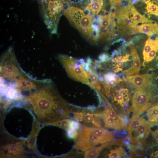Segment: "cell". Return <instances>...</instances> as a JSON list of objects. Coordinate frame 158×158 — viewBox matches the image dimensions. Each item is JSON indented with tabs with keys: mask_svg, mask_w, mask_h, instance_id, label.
Wrapping results in <instances>:
<instances>
[{
	"mask_svg": "<svg viewBox=\"0 0 158 158\" xmlns=\"http://www.w3.org/2000/svg\"><path fill=\"white\" fill-rule=\"evenodd\" d=\"M116 143V141H111L102 143L100 145L86 151L84 154V157L97 158L100 152L104 148L109 145H115Z\"/></svg>",
	"mask_w": 158,
	"mask_h": 158,
	"instance_id": "14",
	"label": "cell"
},
{
	"mask_svg": "<svg viewBox=\"0 0 158 158\" xmlns=\"http://www.w3.org/2000/svg\"><path fill=\"white\" fill-rule=\"evenodd\" d=\"M152 135L156 143L158 144V128L153 133Z\"/></svg>",
	"mask_w": 158,
	"mask_h": 158,
	"instance_id": "35",
	"label": "cell"
},
{
	"mask_svg": "<svg viewBox=\"0 0 158 158\" xmlns=\"http://www.w3.org/2000/svg\"><path fill=\"white\" fill-rule=\"evenodd\" d=\"M59 59L70 77L93 88L88 74L84 68L85 63L83 59L78 60L67 56H60Z\"/></svg>",
	"mask_w": 158,
	"mask_h": 158,
	"instance_id": "3",
	"label": "cell"
},
{
	"mask_svg": "<svg viewBox=\"0 0 158 158\" xmlns=\"http://www.w3.org/2000/svg\"><path fill=\"white\" fill-rule=\"evenodd\" d=\"M144 88H138L133 96V106L135 110L142 111L151 105L147 104L150 100V93L145 92Z\"/></svg>",
	"mask_w": 158,
	"mask_h": 158,
	"instance_id": "8",
	"label": "cell"
},
{
	"mask_svg": "<svg viewBox=\"0 0 158 158\" xmlns=\"http://www.w3.org/2000/svg\"><path fill=\"white\" fill-rule=\"evenodd\" d=\"M71 121L72 120L70 119L66 118L49 123L47 125H51L57 126L64 129L66 131Z\"/></svg>",
	"mask_w": 158,
	"mask_h": 158,
	"instance_id": "21",
	"label": "cell"
},
{
	"mask_svg": "<svg viewBox=\"0 0 158 158\" xmlns=\"http://www.w3.org/2000/svg\"><path fill=\"white\" fill-rule=\"evenodd\" d=\"M128 133L130 142L132 143L135 142L141 136L137 129L128 130Z\"/></svg>",
	"mask_w": 158,
	"mask_h": 158,
	"instance_id": "25",
	"label": "cell"
},
{
	"mask_svg": "<svg viewBox=\"0 0 158 158\" xmlns=\"http://www.w3.org/2000/svg\"><path fill=\"white\" fill-rule=\"evenodd\" d=\"M143 121L142 119L137 117H134L131 118L129 123L128 130L137 129Z\"/></svg>",
	"mask_w": 158,
	"mask_h": 158,
	"instance_id": "23",
	"label": "cell"
},
{
	"mask_svg": "<svg viewBox=\"0 0 158 158\" xmlns=\"http://www.w3.org/2000/svg\"><path fill=\"white\" fill-rule=\"evenodd\" d=\"M109 55L107 53H102L99 55V59L101 61H104L109 59Z\"/></svg>",
	"mask_w": 158,
	"mask_h": 158,
	"instance_id": "34",
	"label": "cell"
},
{
	"mask_svg": "<svg viewBox=\"0 0 158 158\" xmlns=\"http://www.w3.org/2000/svg\"><path fill=\"white\" fill-rule=\"evenodd\" d=\"M103 112L109 117L113 118L119 119L121 118L113 110L107 109L104 110Z\"/></svg>",
	"mask_w": 158,
	"mask_h": 158,
	"instance_id": "31",
	"label": "cell"
},
{
	"mask_svg": "<svg viewBox=\"0 0 158 158\" xmlns=\"http://www.w3.org/2000/svg\"><path fill=\"white\" fill-rule=\"evenodd\" d=\"M73 118L74 119L78 122L83 121L84 116V113L83 112L78 111H74L72 112Z\"/></svg>",
	"mask_w": 158,
	"mask_h": 158,
	"instance_id": "30",
	"label": "cell"
},
{
	"mask_svg": "<svg viewBox=\"0 0 158 158\" xmlns=\"http://www.w3.org/2000/svg\"><path fill=\"white\" fill-rule=\"evenodd\" d=\"M152 156L154 157L158 158V150L153 153Z\"/></svg>",
	"mask_w": 158,
	"mask_h": 158,
	"instance_id": "37",
	"label": "cell"
},
{
	"mask_svg": "<svg viewBox=\"0 0 158 158\" xmlns=\"http://www.w3.org/2000/svg\"><path fill=\"white\" fill-rule=\"evenodd\" d=\"M91 123L92 126L93 127L102 128H105V123L102 113L94 114Z\"/></svg>",
	"mask_w": 158,
	"mask_h": 158,
	"instance_id": "16",
	"label": "cell"
},
{
	"mask_svg": "<svg viewBox=\"0 0 158 158\" xmlns=\"http://www.w3.org/2000/svg\"><path fill=\"white\" fill-rule=\"evenodd\" d=\"M51 86L36 90L25 98L43 126L68 118L71 112L69 105Z\"/></svg>",
	"mask_w": 158,
	"mask_h": 158,
	"instance_id": "1",
	"label": "cell"
},
{
	"mask_svg": "<svg viewBox=\"0 0 158 158\" xmlns=\"http://www.w3.org/2000/svg\"><path fill=\"white\" fill-rule=\"evenodd\" d=\"M158 47V39L153 40L150 38L146 41L143 51L144 60L148 54L154 48Z\"/></svg>",
	"mask_w": 158,
	"mask_h": 158,
	"instance_id": "15",
	"label": "cell"
},
{
	"mask_svg": "<svg viewBox=\"0 0 158 158\" xmlns=\"http://www.w3.org/2000/svg\"><path fill=\"white\" fill-rule=\"evenodd\" d=\"M124 154L125 152L123 149L121 147H119L111 150L108 154V156L110 158H121Z\"/></svg>",
	"mask_w": 158,
	"mask_h": 158,
	"instance_id": "22",
	"label": "cell"
},
{
	"mask_svg": "<svg viewBox=\"0 0 158 158\" xmlns=\"http://www.w3.org/2000/svg\"><path fill=\"white\" fill-rule=\"evenodd\" d=\"M147 115L150 121L153 123L158 122V104L149 109Z\"/></svg>",
	"mask_w": 158,
	"mask_h": 158,
	"instance_id": "20",
	"label": "cell"
},
{
	"mask_svg": "<svg viewBox=\"0 0 158 158\" xmlns=\"http://www.w3.org/2000/svg\"><path fill=\"white\" fill-rule=\"evenodd\" d=\"M103 75L105 80L107 82H109L114 80H119L121 79L118 78L115 74L111 72H109Z\"/></svg>",
	"mask_w": 158,
	"mask_h": 158,
	"instance_id": "29",
	"label": "cell"
},
{
	"mask_svg": "<svg viewBox=\"0 0 158 158\" xmlns=\"http://www.w3.org/2000/svg\"><path fill=\"white\" fill-rule=\"evenodd\" d=\"M157 18H158V16L157 17Z\"/></svg>",
	"mask_w": 158,
	"mask_h": 158,
	"instance_id": "39",
	"label": "cell"
},
{
	"mask_svg": "<svg viewBox=\"0 0 158 158\" xmlns=\"http://www.w3.org/2000/svg\"><path fill=\"white\" fill-rule=\"evenodd\" d=\"M66 132L67 137L69 138L75 140L78 136V131L76 130H68Z\"/></svg>",
	"mask_w": 158,
	"mask_h": 158,
	"instance_id": "32",
	"label": "cell"
},
{
	"mask_svg": "<svg viewBox=\"0 0 158 158\" xmlns=\"http://www.w3.org/2000/svg\"><path fill=\"white\" fill-rule=\"evenodd\" d=\"M137 130L142 136L145 133H147L150 131V126L143 121L137 129Z\"/></svg>",
	"mask_w": 158,
	"mask_h": 158,
	"instance_id": "24",
	"label": "cell"
},
{
	"mask_svg": "<svg viewBox=\"0 0 158 158\" xmlns=\"http://www.w3.org/2000/svg\"><path fill=\"white\" fill-rule=\"evenodd\" d=\"M131 2L134 4L136 3L139 0H130Z\"/></svg>",
	"mask_w": 158,
	"mask_h": 158,
	"instance_id": "38",
	"label": "cell"
},
{
	"mask_svg": "<svg viewBox=\"0 0 158 158\" xmlns=\"http://www.w3.org/2000/svg\"><path fill=\"white\" fill-rule=\"evenodd\" d=\"M11 100L7 98H1L0 101V110L6 111L11 104Z\"/></svg>",
	"mask_w": 158,
	"mask_h": 158,
	"instance_id": "26",
	"label": "cell"
},
{
	"mask_svg": "<svg viewBox=\"0 0 158 158\" xmlns=\"http://www.w3.org/2000/svg\"><path fill=\"white\" fill-rule=\"evenodd\" d=\"M33 116V121L32 131L29 135L25 138L27 142V147L32 152L40 156L36 147V139L39 132L41 129L40 123L34 115L32 113Z\"/></svg>",
	"mask_w": 158,
	"mask_h": 158,
	"instance_id": "9",
	"label": "cell"
},
{
	"mask_svg": "<svg viewBox=\"0 0 158 158\" xmlns=\"http://www.w3.org/2000/svg\"><path fill=\"white\" fill-rule=\"evenodd\" d=\"M1 73L4 78L11 81H15L22 75L16 62L13 61L1 63Z\"/></svg>",
	"mask_w": 158,
	"mask_h": 158,
	"instance_id": "7",
	"label": "cell"
},
{
	"mask_svg": "<svg viewBox=\"0 0 158 158\" xmlns=\"http://www.w3.org/2000/svg\"><path fill=\"white\" fill-rule=\"evenodd\" d=\"M111 5H116L120 4L122 0H109Z\"/></svg>",
	"mask_w": 158,
	"mask_h": 158,
	"instance_id": "36",
	"label": "cell"
},
{
	"mask_svg": "<svg viewBox=\"0 0 158 158\" xmlns=\"http://www.w3.org/2000/svg\"><path fill=\"white\" fill-rule=\"evenodd\" d=\"M131 11L134 20L138 23H151L152 21L140 13L132 4H130Z\"/></svg>",
	"mask_w": 158,
	"mask_h": 158,
	"instance_id": "17",
	"label": "cell"
},
{
	"mask_svg": "<svg viewBox=\"0 0 158 158\" xmlns=\"http://www.w3.org/2000/svg\"><path fill=\"white\" fill-rule=\"evenodd\" d=\"M75 140L74 149L86 151L102 144L101 140L93 131L92 127L80 126Z\"/></svg>",
	"mask_w": 158,
	"mask_h": 158,
	"instance_id": "4",
	"label": "cell"
},
{
	"mask_svg": "<svg viewBox=\"0 0 158 158\" xmlns=\"http://www.w3.org/2000/svg\"><path fill=\"white\" fill-rule=\"evenodd\" d=\"M145 3L146 4V8L149 15H158V2L147 0Z\"/></svg>",
	"mask_w": 158,
	"mask_h": 158,
	"instance_id": "19",
	"label": "cell"
},
{
	"mask_svg": "<svg viewBox=\"0 0 158 158\" xmlns=\"http://www.w3.org/2000/svg\"><path fill=\"white\" fill-rule=\"evenodd\" d=\"M103 4L102 0H90L87 6L91 11L94 15H97L101 10Z\"/></svg>",
	"mask_w": 158,
	"mask_h": 158,
	"instance_id": "18",
	"label": "cell"
},
{
	"mask_svg": "<svg viewBox=\"0 0 158 158\" xmlns=\"http://www.w3.org/2000/svg\"><path fill=\"white\" fill-rule=\"evenodd\" d=\"M84 116L83 121L85 124H90L93 118L94 113L93 112H83Z\"/></svg>",
	"mask_w": 158,
	"mask_h": 158,
	"instance_id": "28",
	"label": "cell"
},
{
	"mask_svg": "<svg viewBox=\"0 0 158 158\" xmlns=\"http://www.w3.org/2000/svg\"><path fill=\"white\" fill-rule=\"evenodd\" d=\"M158 51V47L153 49L148 54L145 58L144 59V62H149L153 59L156 55Z\"/></svg>",
	"mask_w": 158,
	"mask_h": 158,
	"instance_id": "27",
	"label": "cell"
},
{
	"mask_svg": "<svg viewBox=\"0 0 158 158\" xmlns=\"http://www.w3.org/2000/svg\"><path fill=\"white\" fill-rule=\"evenodd\" d=\"M129 47L130 50L133 62L130 68L122 72L128 76L137 74L139 72L140 68V59L136 51L132 44H130Z\"/></svg>",
	"mask_w": 158,
	"mask_h": 158,
	"instance_id": "12",
	"label": "cell"
},
{
	"mask_svg": "<svg viewBox=\"0 0 158 158\" xmlns=\"http://www.w3.org/2000/svg\"><path fill=\"white\" fill-rule=\"evenodd\" d=\"M116 19L118 30H130V31L135 28L138 24L133 18L130 5L121 9Z\"/></svg>",
	"mask_w": 158,
	"mask_h": 158,
	"instance_id": "6",
	"label": "cell"
},
{
	"mask_svg": "<svg viewBox=\"0 0 158 158\" xmlns=\"http://www.w3.org/2000/svg\"><path fill=\"white\" fill-rule=\"evenodd\" d=\"M137 33H145L150 36L158 35V25L156 23H149L138 25L130 31L128 34L133 35Z\"/></svg>",
	"mask_w": 158,
	"mask_h": 158,
	"instance_id": "11",
	"label": "cell"
},
{
	"mask_svg": "<svg viewBox=\"0 0 158 158\" xmlns=\"http://www.w3.org/2000/svg\"><path fill=\"white\" fill-rule=\"evenodd\" d=\"M65 13L71 24L86 39L93 43L96 44L99 31L94 30L92 28L94 17L86 16L83 10L73 6L66 11Z\"/></svg>",
	"mask_w": 158,
	"mask_h": 158,
	"instance_id": "2",
	"label": "cell"
},
{
	"mask_svg": "<svg viewBox=\"0 0 158 158\" xmlns=\"http://www.w3.org/2000/svg\"><path fill=\"white\" fill-rule=\"evenodd\" d=\"M153 75L152 74L137 75L127 76L124 79L138 88H144L149 85L150 79Z\"/></svg>",
	"mask_w": 158,
	"mask_h": 158,
	"instance_id": "10",
	"label": "cell"
},
{
	"mask_svg": "<svg viewBox=\"0 0 158 158\" xmlns=\"http://www.w3.org/2000/svg\"><path fill=\"white\" fill-rule=\"evenodd\" d=\"M80 126L78 122L72 120L69 124L67 130H78L80 128Z\"/></svg>",
	"mask_w": 158,
	"mask_h": 158,
	"instance_id": "33",
	"label": "cell"
},
{
	"mask_svg": "<svg viewBox=\"0 0 158 158\" xmlns=\"http://www.w3.org/2000/svg\"><path fill=\"white\" fill-rule=\"evenodd\" d=\"M26 141L24 139H11L2 145L0 157L4 158H22L25 157Z\"/></svg>",
	"mask_w": 158,
	"mask_h": 158,
	"instance_id": "5",
	"label": "cell"
},
{
	"mask_svg": "<svg viewBox=\"0 0 158 158\" xmlns=\"http://www.w3.org/2000/svg\"><path fill=\"white\" fill-rule=\"evenodd\" d=\"M94 133L101 140L102 144L112 140L113 139L114 133L105 128L92 127Z\"/></svg>",
	"mask_w": 158,
	"mask_h": 158,
	"instance_id": "13",
	"label": "cell"
}]
</instances>
